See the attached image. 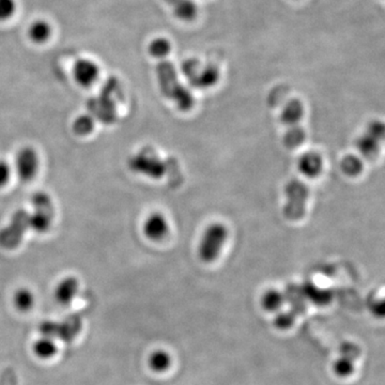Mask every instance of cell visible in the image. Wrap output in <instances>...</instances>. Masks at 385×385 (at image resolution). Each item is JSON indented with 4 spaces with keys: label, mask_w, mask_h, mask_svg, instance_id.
Listing matches in <instances>:
<instances>
[{
    "label": "cell",
    "mask_w": 385,
    "mask_h": 385,
    "mask_svg": "<svg viewBox=\"0 0 385 385\" xmlns=\"http://www.w3.org/2000/svg\"><path fill=\"white\" fill-rule=\"evenodd\" d=\"M165 58L161 59L163 61L158 65V78L161 90L166 98L177 105L178 109L183 112L188 111L194 105V99L190 91L182 86L181 82L178 80L173 63L165 61Z\"/></svg>",
    "instance_id": "cell-1"
},
{
    "label": "cell",
    "mask_w": 385,
    "mask_h": 385,
    "mask_svg": "<svg viewBox=\"0 0 385 385\" xmlns=\"http://www.w3.org/2000/svg\"><path fill=\"white\" fill-rule=\"evenodd\" d=\"M33 212H29L31 228L38 234H45L52 227L55 219V206L48 192L39 190L31 197Z\"/></svg>",
    "instance_id": "cell-2"
},
{
    "label": "cell",
    "mask_w": 385,
    "mask_h": 385,
    "mask_svg": "<svg viewBox=\"0 0 385 385\" xmlns=\"http://www.w3.org/2000/svg\"><path fill=\"white\" fill-rule=\"evenodd\" d=\"M228 238V229L223 224L215 223L209 226L198 245V256L207 264L215 261L219 258L222 249L225 246Z\"/></svg>",
    "instance_id": "cell-3"
},
{
    "label": "cell",
    "mask_w": 385,
    "mask_h": 385,
    "mask_svg": "<svg viewBox=\"0 0 385 385\" xmlns=\"http://www.w3.org/2000/svg\"><path fill=\"white\" fill-rule=\"evenodd\" d=\"M29 228L31 224L28 211L22 208L18 209L12 215L9 223L0 229V247L8 251L18 249Z\"/></svg>",
    "instance_id": "cell-4"
},
{
    "label": "cell",
    "mask_w": 385,
    "mask_h": 385,
    "mask_svg": "<svg viewBox=\"0 0 385 385\" xmlns=\"http://www.w3.org/2000/svg\"><path fill=\"white\" fill-rule=\"evenodd\" d=\"M129 167L133 173L160 179L166 171L164 162L158 158L156 152L149 149H143L131 156L128 163Z\"/></svg>",
    "instance_id": "cell-5"
},
{
    "label": "cell",
    "mask_w": 385,
    "mask_h": 385,
    "mask_svg": "<svg viewBox=\"0 0 385 385\" xmlns=\"http://www.w3.org/2000/svg\"><path fill=\"white\" fill-rule=\"evenodd\" d=\"M286 196H287V202L283 208L285 217L291 221L302 219L306 210V202L308 197V188L301 182L293 180L286 186Z\"/></svg>",
    "instance_id": "cell-6"
},
{
    "label": "cell",
    "mask_w": 385,
    "mask_h": 385,
    "mask_svg": "<svg viewBox=\"0 0 385 385\" xmlns=\"http://www.w3.org/2000/svg\"><path fill=\"white\" fill-rule=\"evenodd\" d=\"M40 158L37 150L31 146L18 150L16 156V173L22 182H31L35 179L39 170Z\"/></svg>",
    "instance_id": "cell-7"
},
{
    "label": "cell",
    "mask_w": 385,
    "mask_h": 385,
    "mask_svg": "<svg viewBox=\"0 0 385 385\" xmlns=\"http://www.w3.org/2000/svg\"><path fill=\"white\" fill-rule=\"evenodd\" d=\"M100 65L88 57L76 59L72 67L74 80L82 88H90L100 77Z\"/></svg>",
    "instance_id": "cell-8"
},
{
    "label": "cell",
    "mask_w": 385,
    "mask_h": 385,
    "mask_svg": "<svg viewBox=\"0 0 385 385\" xmlns=\"http://www.w3.org/2000/svg\"><path fill=\"white\" fill-rule=\"evenodd\" d=\"M143 232L150 241L163 240L169 232L168 222L162 213H152L143 222Z\"/></svg>",
    "instance_id": "cell-9"
},
{
    "label": "cell",
    "mask_w": 385,
    "mask_h": 385,
    "mask_svg": "<svg viewBox=\"0 0 385 385\" xmlns=\"http://www.w3.org/2000/svg\"><path fill=\"white\" fill-rule=\"evenodd\" d=\"M80 291V281L75 276H67L61 279L55 288L54 297L57 303L67 306L74 301Z\"/></svg>",
    "instance_id": "cell-10"
},
{
    "label": "cell",
    "mask_w": 385,
    "mask_h": 385,
    "mask_svg": "<svg viewBox=\"0 0 385 385\" xmlns=\"http://www.w3.org/2000/svg\"><path fill=\"white\" fill-rule=\"evenodd\" d=\"M27 37L37 45L48 43L53 37L52 24L44 18L33 21L27 29Z\"/></svg>",
    "instance_id": "cell-11"
},
{
    "label": "cell",
    "mask_w": 385,
    "mask_h": 385,
    "mask_svg": "<svg viewBox=\"0 0 385 385\" xmlns=\"http://www.w3.org/2000/svg\"><path fill=\"white\" fill-rule=\"evenodd\" d=\"M202 69L200 73L192 71L184 72V73L188 76L190 82L198 88H209V87L215 86L219 80V70L215 65H211L202 67Z\"/></svg>",
    "instance_id": "cell-12"
},
{
    "label": "cell",
    "mask_w": 385,
    "mask_h": 385,
    "mask_svg": "<svg viewBox=\"0 0 385 385\" xmlns=\"http://www.w3.org/2000/svg\"><path fill=\"white\" fill-rule=\"evenodd\" d=\"M33 352L39 359L48 361L58 352V346L53 338L41 336L33 344Z\"/></svg>",
    "instance_id": "cell-13"
},
{
    "label": "cell",
    "mask_w": 385,
    "mask_h": 385,
    "mask_svg": "<svg viewBox=\"0 0 385 385\" xmlns=\"http://www.w3.org/2000/svg\"><path fill=\"white\" fill-rule=\"evenodd\" d=\"M299 170L306 177L314 178L320 173L322 162H321L320 156L318 154L305 153L302 156L299 160Z\"/></svg>",
    "instance_id": "cell-14"
},
{
    "label": "cell",
    "mask_w": 385,
    "mask_h": 385,
    "mask_svg": "<svg viewBox=\"0 0 385 385\" xmlns=\"http://www.w3.org/2000/svg\"><path fill=\"white\" fill-rule=\"evenodd\" d=\"M171 364H173V359L170 354L162 349L154 350L148 357V365L150 369L156 374L167 372L170 368Z\"/></svg>",
    "instance_id": "cell-15"
},
{
    "label": "cell",
    "mask_w": 385,
    "mask_h": 385,
    "mask_svg": "<svg viewBox=\"0 0 385 385\" xmlns=\"http://www.w3.org/2000/svg\"><path fill=\"white\" fill-rule=\"evenodd\" d=\"M36 298L29 288H18L13 295L14 308L21 313H28L35 306Z\"/></svg>",
    "instance_id": "cell-16"
},
{
    "label": "cell",
    "mask_w": 385,
    "mask_h": 385,
    "mask_svg": "<svg viewBox=\"0 0 385 385\" xmlns=\"http://www.w3.org/2000/svg\"><path fill=\"white\" fill-rule=\"evenodd\" d=\"M303 112V105L299 100L291 101L281 113V121L287 126H295L301 120Z\"/></svg>",
    "instance_id": "cell-17"
},
{
    "label": "cell",
    "mask_w": 385,
    "mask_h": 385,
    "mask_svg": "<svg viewBox=\"0 0 385 385\" xmlns=\"http://www.w3.org/2000/svg\"><path fill=\"white\" fill-rule=\"evenodd\" d=\"M283 304V293L275 289L266 291L261 298V306L269 313H276L281 310Z\"/></svg>",
    "instance_id": "cell-18"
},
{
    "label": "cell",
    "mask_w": 385,
    "mask_h": 385,
    "mask_svg": "<svg viewBox=\"0 0 385 385\" xmlns=\"http://www.w3.org/2000/svg\"><path fill=\"white\" fill-rule=\"evenodd\" d=\"M94 130V120L90 115L78 116L73 122V131L78 136H87Z\"/></svg>",
    "instance_id": "cell-19"
},
{
    "label": "cell",
    "mask_w": 385,
    "mask_h": 385,
    "mask_svg": "<svg viewBox=\"0 0 385 385\" xmlns=\"http://www.w3.org/2000/svg\"><path fill=\"white\" fill-rule=\"evenodd\" d=\"M171 45L165 38H156L150 43L149 53L156 59L165 58L170 54Z\"/></svg>",
    "instance_id": "cell-20"
},
{
    "label": "cell",
    "mask_w": 385,
    "mask_h": 385,
    "mask_svg": "<svg viewBox=\"0 0 385 385\" xmlns=\"http://www.w3.org/2000/svg\"><path fill=\"white\" fill-rule=\"evenodd\" d=\"M18 12L16 0H0V23L11 20Z\"/></svg>",
    "instance_id": "cell-21"
},
{
    "label": "cell",
    "mask_w": 385,
    "mask_h": 385,
    "mask_svg": "<svg viewBox=\"0 0 385 385\" xmlns=\"http://www.w3.org/2000/svg\"><path fill=\"white\" fill-rule=\"evenodd\" d=\"M39 331L41 336L46 337L59 338V331H60V322H56L53 320H45L39 325Z\"/></svg>",
    "instance_id": "cell-22"
},
{
    "label": "cell",
    "mask_w": 385,
    "mask_h": 385,
    "mask_svg": "<svg viewBox=\"0 0 385 385\" xmlns=\"http://www.w3.org/2000/svg\"><path fill=\"white\" fill-rule=\"evenodd\" d=\"M295 317L291 312H281L276 315L274 325L278 330H288L293 327Z\"/></svg>",
    "instance_id": "cell-23"
},
{
    "label": "cell",
    "mask_w": 385,
    "mask_h": 385,
    "mask_svg": "<svg viewBox=\"0 0 385 385\" xmlns=\"http://www.w3.org/2000/svg\"><path fill=\"white\" fill-rule=\"evenodd\" d=\"M304 141V132L301 128H293L288 131L285 137V143L289 148H295Z\"/></svg>",
    "instance_id": "cell-24"
},
{
    "label": "cell",
    "mask_w": 385,
    "mask_h": 385,
    "mask_svg": "<svg viewBox=\"0 0 385 385\" xmlns=\"http://www.w3.org/2000/svg\"><path fill=\"white\" fill-rule=\"evenodd\" d=\"M12 167L6 160H0V188L7 185L11 179Z\"/></svg>",
    "instance_id": "cell-25"
}]
</instances>
